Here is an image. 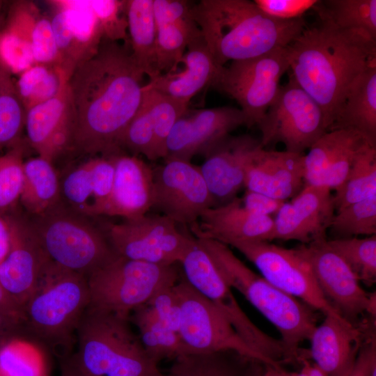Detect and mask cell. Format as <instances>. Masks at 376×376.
<instances>
[{"instance_id": "cell-36", "label": "cell", "mask_w": 376, "mask_h": 376, "mask_svg": "<svg viewBox=\"0 0 376 376\" xmlns=\"http://www.w3.org/2000/svg\"><path fill=\"white\" fill-rule=\"evenodd\" d=\"M18 76L15 88L26 111L55 97L71 77L59 65L42 63L34 64Z\"/></svg>"}, {"instance_id": "cell-57", "label": "cell", "mask_w": 376, "mask_h": 376, "mask_svg": "<svg viewBox=\"0 0 376 376\" xmlns=\"http://www.w3.org/2000/svg\"><path fill=\"white\" fill-rule=\"evenodd\" d=\"M0 312L22 320V308L4 291L0 285Z\"/></svg>"}, {"instance_id": "cell-29", "label": "cell", "mask_w": 376, "mask_h": 376, "mask_svg": "<svg viewBox=\"0 0 376 376\" xmlns=\"http://www.w3.org/2000/svg\"><path fill=\"white\" fill-rule=\"evenodd\" d=\"M6 26L30 42L36 63L62 66L51 17L42 14L34 2L26 0L13 2L8 11Z\"/></svg>"}, {"instance_id": "cell-52", "label": "cell", "mask_w": 376, "mask_h": 376, "mask_svg": "<svg viewBox=\"0 0 376 376\" xmlns=\"http://www.w3.org/2000/svg\"><path fill=\"white\" fill-rule=\"evenodd\" d=\"M192 7V3L184 0H153V12L157 27L194 20Z\"/></svg>"}, {"instance_id": "cell-7", "label": "cell", "mask_w": 376, "mask_h": 376, "mask_svg": "<svg viewBox=\"0 0 376 376\" xmlns=\"http://www.w3.org/2000/svg\"><path fill=\"white\" fill-rule=\"evenodd\" d=\"M63 201L29 224L48 260L86 278L117 254L104 233Z\"/></svg>"}, {"instance_id": "cell-13", "label": "cell", "mask_w": 376, "mask_h": 376, "mask_svg": "<svg viewBox=\"0 0 376 376\" xmlns=\"http://www.w3.org/2000/svg\"><path fill=\"white\" fill-rule=\"evenodd\" d=\"M310 266L320 290L331 306L351 324L375 320L376 295L363 290L352 271L327 240L295 248Z\"/></svg>"}, {"instance_id": "cell-60", "label": "cell", "mask_w": 376, "mask_h": 376, "mask_svg": "<svg viewBox=\"0 0 376 376\" xmlns=\"http://www.w3.org/2000/svg\"><path fill=\"white\" fill-rule=\"evenodd\" d=\"M276 376H295V373H289L283 369V368H276Z\"/></svg>"}, {"instance_id": "cell-45", "label": "cell", "mask_w": 376, "mask_h": 376, "mask_svg": "<svg viewBox=\"0 0 376 376\" xmlns=\"http://www.w3.org/2000/svg\"><path fill=\"white\" fill-rule=\"evenodd\" d=\"M24 146L19 141L0 156V213L19 201L23 185Z\"/></svg>"}, {"instance_id": "cell-20", "label": "cell", "mask_w": 376, "mask_h": 376, "mask_svg": "<svg viewBox=\"0 0 376 376\" xmlns=\"http://www.w3.org/2000/svg\"><path fill=\"white\" fill-rule=\"evenodd\" d=\"M331 191L324 187L304 185L276 213L272 240H295L308 244L327 240L335 210Z\"/></svg>"}, {"instance_id": "cell-53", "label": "cell", "mask_w": 376, "mask_h": 376, "mask_svg": "<svg viewBox=\"0 0 376 376\" xmlns=\"http://www.w3.org/2000/svg\"><path fill=\"white\" fill-rule=\"evenodd\" d=\"M242 200L243 206L249 211L265 217L276 214L280 208L285 202L276 199L265 194L246 190Z\"/></svg>"}, {"instance_id": "cell-28", "label": "cell", "mask_w": 376, "mask_h": 376, "mask_svg": "<svg viewBox=\"0 0 376 376\" xmlns=\"http://www.w3.org/2000/svg\"><path fill=\"white\" fill-rule=\"evenodd\" d=\"M340 129L354 130L376 143V65L350 88L329 131Z\"/></svg>"}, {"instance_id": "cell-48", "label": "cell", "mask_w": 376, "mask_h": 376, "mask_svg": "<svg viewBox=\"0 0 376 376\" xmlns=\"http://www.w3.org/2000/svg\"><path fill=\"white\" fill-rule=\"evenodd\" d=\"M90 3L99 23L103 40L128 42L125 1L90 0Z\"/></svg>"}, {"instance_id": "cell-61", "label": "cell", "mask_w": 376, "mask_h": 376, "mask_svg": "<svg viewBox=\"0 0 376 376\" xmlns=\"http://www.w3.org/2000/svg\"><path fill=\"white\" fill-rule=\"evenodd\" d=\"M6 318H17V319H19V320H21V319H19V318H18L17 317L9 315H7V314H5V313H3L0 312V331H1V329H2L3 325L4 324V322H5Z\"/></svg>"}, {"instance_id": "cell-12", "label": "cell", "mask_w": 376, "mask_h": 376, "mask_svg": "<svg viewBox=\"0 0 376 376\" xmlns=\"http://www.w3.org/2000/svg\"><path fill=\"white\" fill-rule=\"evenodd\" d=\"M173 290L180 308L178 334L190 353L231 350L267 365L217 307L185 278L179 279Z\"/></svg>"}, {"instance_id": "cell-17", "label": "cell", "mask_w": 376, "mask_h": 376, "mask_svg": "<svg viewBox=\"0 0 376 376\" xmlns=\"http://www.w3.org/2000/svg\"><path fill=\"white\" fill-rule=\"evenodd\" d=\"M55 42L63 68L71 76L80 63L91 58L103 40L90 0H50Z\"/></svg>"}, {"instance_id": "cell-42", "label": "cell", "mask_w": 376, "mask_h": 376, "mask_svg": "<svg viewBox=\"0 0 376 376\" xmlns=\"http://www.w3.org/2000/svg\"><path fill=\"white\" fill-rule=\"evenodd\" d=\"M153 123L154 160L166 157V141L176 121L187 111L188 104L143 86Z\"/></svg>"}, {"instance_id": "cell-3", "label": "cell", "mask_w": 376, "mask_h": 376, "mask_svg": "<svg viewBox=\"0 0 376 376\" xmlns=\"http://www.w3.org/2000/svg\"><path fill=\"white\" fill-rule=\"evenodd\" d=\"M192 14L219 67L285 47L306 27L303 17L277 19L248 0H201Z\"/></svg>"}, {"instance_id": "cell-32", "label": "cell", "mask_w": 376, "mask_h": 376, "mask_svg": "<svg viewBox=\"0 0 376 376\" xmlns=\"http://www.w3.org/2000/svg\"><path fill=\"white\" fill-rule=\"evenodd\" d=\"M253 361L231 350L185 354L164 376H246Z\"/></svg>"}, {"instance_id": "cell-22", "label": "cell", "mask_w": 376, "mask_h": 376, "mask_svg": "<svg viewBox=\"0 0 376 376\" xmlns=\"http://www.w3.org/2000/svg\"><path fill=\"white\" fill-rule=\"evenodd\" d=\"M375 322L356 327L331 316L314 329L310 348L306 350L309 360L327 376H344L354 363L367 338L375 332Z\"/></svg>"}, {"instance_id": "cell-5", "label": "cell", "mask_w": 376, "mask_h": 376, "mask_svg": "<svg viewBox=\"0 0 376 376\" xmlns=\"http://www.w3.org/2000/svg\"><path fill=\"white\" fill-rule=\"evenodd\" d=\"M196 239L210 255L228 285L240 292L276 328L295 364L300 365L304 357L300 345L309 340L318 325L316 311L255 273L228 245L210 238Z\"/></svg>"}, {"instance_id": "cell-10", "label": "cell", "mask_w": 376, "mask_h": 376, "mask_svg": "<svg viewBox=\"0 0 376 376\" xmlns=\"http://www.w3.org/2000/svg\"><path fill=\"white\" fill-rule=\"evenodd\" d=\"M288 70L285 47L220 67L210 86L237 101L250 127L258 124L274 100L281 78Z\"/></svg>"}, {"instance_id": "cell-56", "label": "cell", "mask_w": 376, "mask_h": 376, "mask_svg": "<svg viewBox=\"0 0 376 376\" xmlns=\"http://www.w3.org/2000/svg\"><path fill=\"white\" fill-rule=\"evenodd\" d=\"M60 376H93L87 373L79 364L74 353L59 359Z\"/></svg>"}, {"instance_id": "cell-21", "label": "cell", "mask_w": 376, "mask_h": 376, "mask_svg": "<svg viewBox=\"0 0 376 376\" xmlns=\"http://www.w3.org/2000/svg\"><path fill=\"white\" fill-rule=\"evenodd\" d=\"M10 251L0 263V285L21 308L38 286L50 262L29 221L10 217Z\"/></svg>"}, {"instance_id": "cell-6", "label": "cell", "mask_w": 376, "mask_h": 376, "mask_svg": "<svg viewBox=\"0 0 376 376\" xmlns=\"http://www.w3.org/2000/svg\"><path fill=\"white\" fill-rule=\"evenodd\" d=\"M75 356L93 376H164L130 318L88 306L76 331Z\"/></svg>"}, {"instance_id": "cell-39", "label": "cell", "mask_w": 376, "mask_h": 376, "mask_svg": "<svg viewBox=\"0 0 376 376\" xmlns=\"http://www.w3.org/2000/svg\"><path fill=\"white\" fill-rule=\"evenodd\" d=\"M25 118L13 75L0 62V150L20 141Z\"/></svg>"}, {"instance_id": "cell-44", "label": "cell", "mask_w": 376, "mask_h": 376, "mask_svg": "<svg viewBox=\"0 0 376 376\" xmlns=\"http://www.w3.org/2000/svg\"><path fill=\"white\" fill-rule=\"evenodd\" d=\"M119 148H125L136 155L141 154L154 160L153 123L148 96L143 87L141 103L123 132Z\"/></svg>"}, {"instance_id": "cell-30", "label": "cell", "mask_w": 376, "mask_h": 376, "mask_svg": "<svg viewBox=\"0 0 376 376\" xmlns=\"http://www.w3.org/2000/svg\"><path fill=\"white\" fill-rule=\"evenodd\" d=\"M125 14L132 55L144 75L151 79L158 75L155 68L157 25L153 0L125 1Z\"/></svg>"}, {"instance_id": "cell-50", "label": "cell", "mask_w": 376, "mask_h": 376, "mask_svg": "<svg viewBox=\"0 0 376 376\" xmlns=\"http://www.w3.org/2000/svg\"><path fill=\"white\" fill-rule=\"evenodd\" d=\"M173 286L157 292L147 304L163 325L178 333L180 308Z\"/></svg>"}, {"instance_id": "cell-27", "label": "cell", "mask_w": 376, "mask_h": 376, "mask_svg": "<svg viewBox=\"0 0 376 376\" xmlns=\"http://www.w3.org/2000/svg\"><path fill=\"white\" fill-rule=\"evenodd\" d=\"M219 68L201 35L189 44L182 58L172 68L149 79L145 86L189 104L205 86H210Z\"/></svg>"}, {"instance_id": "cell-41", "label": "cell", "mask_w": 376, "mask_h": 376, "mask_svg": "<svg viewBox=\"0 0 376 376\" xmlns=\"http://www.w3.org/2000/svg\"><path fill=\"white\" fill-rule=\"evenodd\" d=\"M329 246L348 265L360 282L371 285L376 281V235L327 240Z\"/></svg>"}, {"instance_id": "cell-62", "label": "cell", "mask_w": 376, "mask_h": 376, "mask_svg": "<svg viewBox=\"0 0 376 376\" xmlns=\"http://www.w3.org/2000/svg\"><path fill=\"white\" fill-rule=\"evenodd\" d=\"M1 5H2V1H0V11H1Z\"/></svg>"}, {"instance_id": "cell-46", "label": "cell", "mask_w": 376, "mask_h": 376, "mask_svg": "<svg viewBox=\"0 0 376 376\" xmlns=\"http://www.w3.org/2000/svg\"><path fill=\"white\" fill-rule=\"evenodd\" d=\"M61 185V199L69 207L85 216H91L93 185L88 161L71 170Z\"/></svg>"}, {"instance_id": "cell-33", "label": "cell", "mask_w": 376, "mask_h": 376, "mask_svg": "<svg viewBox=\"0 0 376 376\" xmlns=\"http://www.w3.org/2000/svg\"><path fill=\"white\" fill-rule=\"evenodd\" d=\"M130 321L137 327L145 350L157 363L190 353L179 334L163 325L147 304L134 310Z\"/></svg>"}, {"instance_id": "cell-23", "label": "cell", "mask_w": 376, "mask_h": 376, "mask_svg": "<svg viewBox=\"0 0 376 376\" xmlns=\"http://www.w3.org/2000/svg\"><path fill=\"white\" fill-rule=\"evenodd\" d=\"M25 127L31 146L52 163L72 148L75 115L68 81L55 97L26 111Z\"/></svg>"}, {"instance_id": "cell-14", "label": "cell", "mask_w": 376, "mask_h": 376, "mask_svg": "<svg viewBox=\"0 0 376 376\" xmlns=\"http://www.w3.org/2000/svg\"><path fill=\"white\" fill-rule=\"evenodd\" d=\"M104 226L102 230L118 256L152 264L180 263L193 240L163 214H146Z\"/></svg>"}, {"instance_id": "cell-1", "label": "cell", "mask_w": 376, "mask_h": 376, "mask_svg": "<svg viewBox=\"0 0 376 376\" xmlns=\"http://www.w3.org/2000/svg\"><path fill=\"white\" fill-rule=\"evenodd\" d=\"M144 75L129 42L103 40L97 52L76 67L68 81L75 115L72 148L103 156L120 150V139L143 99Z\"/></svg>"}, {"instance_id": "cell-18", "label": "cell", "mask_w": 376, "mask_h": 376, "mask_svg": "<svg viewBox=\"0 0 376 376\" xmlns=\"http://www.w3.org/2000/svg\"><path fill=\"white\" fill-rule=\"evenodd\" d=\"M263 148L260 140L250 135L229 134L203 153L199 169L215 206L236 197L244 185L248 166Z\"/></svg>"}, {"instance_id": "cell-19", "label": "cell", "mask_w": 376, "mask_h": 376, "mask_svg": "<svg viewBox=\"0 0 376 376\" xmlns=\"http://www.w3.org/2000/svg\"><path fill=\"white\" fill-rule=\"evenodd\" d=\"M246 119L240 109L221 107L187 112L171 129L166 141V157L190 162L230 134Z\"/></svg>"}, {"instance_id": "cell-24", "label": "cell", "mask_w": 376, "mask_h": 376, "mask_svg": "<svg viewBox=\"0 0 376 376\" xmlns=\"http://www.w3.org/2000/svg\"><path fill=\"white\" fill-rule=\"evenodd\" d=\"M115 166L111 192L99 215L124 219L146 214L152 207L153 169L136 155L120 150L109 155Z\"/></svg>"}, {"instance_id": "cell-31", "label": "cell", "mask_w": 376, "mask_h": 376, "mask_svg": "<svg viewBox=\"0 0 376 376\" xmlns=\"http://www.w3.org/2000/svg\"><path fill=\"white\" fill-rule=\"evenodd\" d=\"M19 201L31 216L43 214L62 201L61 185L52 162L38 155L24 162Z\"/></svg>"}, {"instance_id": "cell-4", "label": "cell", "mask_w": 376, "mask_h": 376, "mask_svg": "<svg viewBox=\"0 0 376 376\" xmlns=\"http://www.w3.org/2000/svg\"><path fill=\"white\" fill-rule=\"evenodd\" d=\"M91 301L87 278L49 263L22 306L26 336L58 359L72 354L76 331Z\"/></svg>"}, {"instance_id": "cell-34", "label": "cell", "mask_w": 376, "mask_h": 376, "mask_svg": "<svg viewBox=\"0 0 376 376\" xmlns=\"http://www.w3.org/2000/svg\"><path fill=\"white\" fill-rule=\"evenodd\" d=\"M49 352L27 336L0 345V376H49Z\"/></svg>"}, {"instance_id": "cell-55", "label": "cell", "mask_w": 376, "mask_h": 376, "mask_svg": "<svg viewBox=\"0 0 376 376\" xmlns=\"http://www.w3.org/2000/svg\"><path fill=\"white\" fill-rule=\"evenodd\" d=\"M11 244L10 217L0 213V263L8 255Z\"/></svg>"}, {"instance_id": "cell-59", "label": "cell", "mask_w": 376, "mask_h": 376, "mask_svg": "<svg viewBox=\"0 0 376 376\" xmlns=\"http://www.w3.org/2000/svg\"><path fill=\"white\" fill-rule=\"evenodd\" d=\"M306 365L309 376H327L308 359L306 360Z\"/></svg>"}, {"instance_id": "cell-15", "label": "cell", "mask_w": 376, "mask_h": 376, "mask_svg": "<svg viewBox=\"0 0 376 376\" xmlns=\"http://www.w3.org/2000/svg\"><path fill=\"white\" fill-rule=\"evenodd\" d=\"M228 245L242 253L265 279L279 290L324 316L347 322L327 301L310 266L295 249H285L266 241L233 242Z\"/></svg>"}, {"instance_id": "cell-11", "label": "cell", "mask_w": 376, "mask_h": 376, "mask_svg": "<svg viewBox=\"0 0 376 376\" xmlns=\"http://www.w3.org/2000/svg\"><path fill=\"white\" fill-rule=\"evenodd\" d=\"M261 146L281 143L285 150L303 153L327 132L319 104L291 78L258 123Z\"/></svg>"}, {"instance_id": "cell-51", "label": "cell", "mask_w": 376, "mask_h": 376, "mask_svg": "<svg viewBox=\"0 0 376 376\" xmlns=\"http://www.w3.org/2000/svg\"><path fill=\"white\" fill-rule=\"evenodd\" d=\"M254 3L266 15L281 20L302 17L313 9L318 0H255Z\"/></svg>"}, {"instance_id": "cell-26", "label": "cell", "mask_w": 376, "mask_h": 376, "mask_svg": "<svg viewBox=\"0 0 376 376\" xmlns=\"http://www.w3.org/2000/svg\"><path fill=\"white\" fill-rule=\"evenodd\" d=\"M304 155L263 148L248 166L246 190L286 201L304 187Z\"/></svg>"}, {"instance_id": "cell-43", "label": "cell", "mask_w": 376, "mask_h": 376, "mask_svg": "<svg viewBox=\"0 0 376 376\" xmlns=\"http://www.w3.org/2000/svg\"><path fill=\"white\" fill-rule=\"evenodd\" d=\"M329 228L336 238L376 235V195L337 210Z\"/></svg>"}, {"instance_id": "cell-47", "label": "cell", "mask_w": 376, "mask_h": 376, "mask_svg": "<svg viewBox=\"0 0 376 376\" xmlns=\"http://www.w3.org/2000/svg\"><path fill=\"white\" fill-rule=\"evenodd\" d=\"M0 62L13 75L36 64L30 42L6 26L0 31Z\"/></svg>"}, {"instance_id": "cell-38", "label": "cell", "mask_w": 376, "mask_h": 376, "mask_svg": "<svg viewBox=\"0 0 376 376\" xmlns=\"http://www.w3.org/2000/svg\"><path fill=\"white\" fill-rule=\"evenodd\" d=\"M201 35L194 20L157 27L155 68L157 75L172 68L182 58L189 44Z\"/></svg>"}, {"instance_id": "cell-40", "label": "cell", "mask_w": 376, "mask_h": 376, "mask_svg": "<svg viewBox=\"0 0 376 376\" xmlns=\"http://www.w3.org/2000/svg\"><path fill=\"white\" fill-rule=\"evenodd\" d=\"M355 132L347 129L329 131L311 146L304 155V185L322 187L329 166Z\"/></svg>"}, {"instance_id": "cell-35", "label": "cell", "mask_w": 376, "mask_h": 376, "mask_svg": "<svg viewBox=\"0 0 376 376\" xmlns=\"http://www.w3.org/2000/svg\"><path fill=\"white\" fill-rule=\"evenodd\" d=\"M313 9L322 22L359 31L376 39L375 0H318Z\"/></svg>"}, {"instance_id": "cell-9", "label": "cell", "mask_w": 376, "mask_h": 376, "mask_svg": "<svg viewBox=\"0 0 376 376\" xmlns=\"http://www.w3.org/2000/svg\"><path fill=\"white\" fill-rule=\"evenodd\" d=\"M179 263L182 266L185 279L217 307L268 366L283 368L285 363L294 364L282 341L260 329L242 309L233 289L223 279L210 255L195 237Z\"/></svg>"}, {"instance_id": "cell-58", "label": "cell", "mask_w": 376, "mask_h": 376, "mask_svg": "<svg viewBox=\"0 0 376 376\" xmlns=\"http://www.w3.org/2000/svg\"><path fill=\"white\" fill-rule=\"evenodd\" d=\"M264 368V364L258 361H253L246 376H260Z\"/></svg>"}, {"instance_id": "cell-8", "label": "cell", "mask_w": 376, "mask_h": 376, "mask_svg": "<svg viewBox=\"0 0 376 376\" xmlns=\"http://www.w3.org/2000/svg\"><path fill=\"white\" fill-rule=\"evenodd\" d=\"M180 278L175 264H152L117 255L88 276L89 305L130 318L134 310Z\"/></svg>"}, {"instance_id": "cell-49", "label": "cell", "mask_w": 376, "mask_h": 376, "mask_svg": "<svg viewBox=\"0 0 376 376\" xmlns=\"http://www.w3.org/2000/svg\"><path fill=\"white\" fill-rule=\"evenodd\" d=\"M93 185V204L91 216H98L112 190L115 166L109 156L95 157L88 160Z\"/></svg>"}, {"instance_id": "cell-25", "label": "cell", "mask_w": 376, "mask_h": 376, "mask_svg": "<svg viewBox=\"0 0 376 376\" xmlns=\"http://www.w3.org/2000/svg\"><path fill=\"white\" fill-rule=\"evenodd\" d=\"M198 219L191 226L196 237L210 238L226 245L233 242L272 240L274 219L249 211L237 197L205 210Z\"/></svg>"}, {"instance_id": "cell-54", "label": "cell", "mask_w": 376, "mask_h": 376, "mask_svg": "<svg viewBox=\"0 0 376 376\" xmlns=\"http://www.w3.org/2000/svg\"><path fill=\"white\" fill-rule=\"evenodd\" d=\"M376 364V338L372 335L366 340L349 370L344 376H370Z\"/></svg>"}, {"instance_id": "cell-37", "label": "cell", "mask_w": 376, "mask_h": 376, "mask_svg": "<svg viewBox=\"0 0 376 376\" xmlns=\"http://www.w3.org/2000/svg\"><path fill=\"white\" fill-rule=\"evenodd\" d=\"M333 196L337 210L376 195V144L368 143L359 153L348 175Z\"/></svg>"}, {"instance_id": "cell-2", "label": "cell", "mask_w": 376, "mask_h": 376, "mask_svg": "<svg viewBox=\"0 0 376 376\" xmlns=\"http://www.w3.org/2000/svg\"><path fill=\"white\" fill-rule=\"evenodd\" d=\"M287 48L290 78L319 104L328 132L353 83L376 65V39L320 21Z\"/></svg>"}, {"instance_id": "cell-16", "label": "cell", "mask_w": 376, "mask_h": 376, "mask_svg": "<svg viewBox=\"0 0 376 376\" xmlns=\"http://www.w3.org/2000/svg\"><path fill=\"white\" fill-rule=\"evenodd\" d=\"M153 185L152 208L177 224L191 226L205 210L215 206L199 166L189 161L165 159L153 169Z\"/></svg>"}]
</instances>
